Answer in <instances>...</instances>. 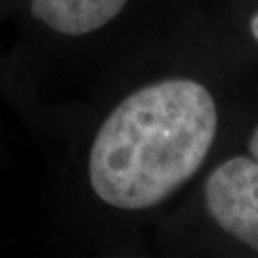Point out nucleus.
Segmentation results:
<instances>
[{"label":"nucleus","mask_w":258,"mask_h":258,"mask_svg":"<svg viewBox=\"0 0 258 258\" xmlns=\"http://www.w3.org/2000/svg\"><path fill=\"white\" fill-rule=\"evenodd\" d=\"M218 130L212 94L168 79L126 96L96 132L88 159L94 194L120 211L163 203L201 168Z\"/></svg>","instance_id":"f257e3e1"},{"label":"nucleus","mask_w":258,"mask_h":258,"mask_svg":"<svg viewBox=\"0 0 258 258\" xmlns=\"http://www.w3.org/2000/svg\"><path fill=\"white\" fill-rule=\"evenodd\" d=\"M205 203L212 220L231 237L258 252V161L231 157L205 182Z\"/></svg>","instance_id":"f03ea898"},{"label":"nucleus","mask_w":258,"mask_h":258,"mask_svg":"<svg viewBox=\"0 0 258 258\" xmlns=\"http://www.w3.org/2000/svg\"><path fill=\"white\" fill-rule=\"evenodd\" d=\"M128 0H31L33 16L59 35L81 37L105 27Z\"/></svg>","instance_id":"7ed1b4c3"},{"label":"nucleus","mask_w":258,"mask_h":258,"mask_svg":"<svg viewBox=\"0 0 258 258\" xmlns=\"http://www.w3.org/2000/svg\"><path fill=\"white\" fill-rule=\"evenodd\" d=\"M249 151L250 155L254 157L258 161V126L254 128V132L250 134V140H249Z\"/></svg>","instance_id":"20e7f679"},{"label":"nucleus","mask_w":258,"mask_h":258,"mask_svg":"<svg viewBox=\"0 0 258 258\" xmlns=\"http://www.w3.org/2000/svg\"><path fill=\"white\" fill-rule=\"evenodd\" d=\"M250 33H252L254 40L258 42V14H254L252 19H250Z\"/></svg>","instance_id":"39448f33"}]
</instances>
